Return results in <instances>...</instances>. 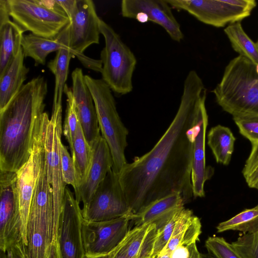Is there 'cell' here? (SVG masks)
<instances>
[{
  "mask_svg": "<svg viewBox=\"0 0 258 258\" xmlns=\"http://www.w3.org/2000/svg\"><path fill=\"white\" fill-rule=\"evenodd\" d=\"M45 163L48 181L53 192L54 210L61 214L66 184L63 181L59 150L62 133V107L52 108L50 118L43 114Z\"/></svg>",
  "mask_w": 258,
  "mask_h": 258,
  "instance_id": "30bf717a",
  "label": "cell"
},
{
  "mask_svg": "<svg viewBox=\"0 0 258 258\" xmlns=\"http://www.w3.org/2000/svg\"><path fill=\"white\" fill-rule=\"evenodd\" d=\"M151 258H155V257H154L152 256V257H151Z\"/></svg>",
  "mask_w": 258,
  "mask_h": 258,
  "instance_id": "bcb514c9",
  "label": "cell"
},
{
  "mask_svg": "<svg viewBox=\"0 0 258 258\" xmlns=\"http://www.w3.org/2000/svg\"><path fill=\"white\" fill-rule=\"evenodd\" d=\"M240 134L251 144L258 141V117H233Z\"/></svg>",
  "mask_w": 258,
  "mask_h": 258,
  "instance_id": "d590c367",
  "label": "cell"
},
{
  "mask_svg": "<svg viewBox=\"0 0 258 258\" xmlns=\"http://www.w3.org/2000/svg\"><path fill=\"white\" fill-rule=\"evenodd\" d=\"M212 92L217 104L233 117H258V74L246 58L238 55L228 62Z\"/></svg>",
  "mask_w": 258,
  "mask_h": 258,
  "instance_id": "277c9868",
  "label": "cell"
},
{
  "mask_svg": "<svg viewBox=\"0 0 258 258\" xmlns=\"http://www.w3.org/2000/svg\"><path fill=\"white\" fill-rule=\"evenodd\" d=\"M209 253L216 258H242L233 249L231 243L223 237H209L205 242Z\"/></svg>",
  "mask_w": 258,
  "mask_h": 258,
  "instance_id": "1f68e13d",
  "label": "cell"
},
{
  "mask_svg": "<svg viewBox=\"0 0 258 258\" xmlns=\"http://www.w3.org/2000/svg\"><path fill=\"white\" fill-rule=\"evenodd\" d=\"M47 92L45 78L35 77L0 112V170L17 172L28 161Z\"/></svg>",
  "mask_w": 258,
  "mask_h": 258,
  "instance_id": "7a4b0ae2",
  "label": "cell"
},
{
  "mask_svg": "<svg viewBox=\"0 0 258 258\" xmlns=\"http://www.w3.org/2000/svg\"><path fill=\"white\" fill-rule=\"evenodd\" d=\"M86 84L93 97L101 136L111 154L112 170L118 175L127 163L125 150L127 146L128 130L117 112L112 91L102 80L85 75Z\"/></svg>",
  "mask_w": 258,
  "mask_h": 258,
  "instance_id": "5b68a950",
  "label": "cell"
},
{
  "mask_svg": "<svg viewBox=\"0 0 258 258\" xmlns=\"http://www.w3.org/2000/svg\"><path fill=\"white\" fill-rule=\"evenodd\" d=\"M170 258H201L196 242L187 245H180L171 253Z\"/></svg>",
  "mask_w": 258,
  "mask_h": 258,
  "instance_id": "8d00e7d4",
  "label": "cell"
},
{
  "mask_svg": "<svg viewBox=\"0 0 258 258\" xmlns=\"http://www.w3.org/2000/svg\"><path fill=\"white\" fill-rule=\"evenodd\" d=\"M208 124V115L205 108L202 113L194 144L191 182L194 198L205 196V182L210 179L214 173V169L206 165L205 145Z\"/></svg>",
  "mask_w": 258,
  "mask_h": 258,
  "instance_id": "ac0fdd59",
  "label": "cell"
},
{
  "mask_svg": "<svg viewBox=\"0 0 258 258\" xmlns=\"http://www.w3.org/2000/svg\"><path fill=\"white\" fill-rule=\"evenodd\" d=\"M7 5L10 17L23 33L53 38L70 24L55 0H7Z\"/></svg>",
  "mask_w": 258,
  "mask_h": 258,
  "instance_id": "52a82bcc",
  "label": "cell"
},
{
  "mask_svg": "<svg viewBox=\"0 0 258 258\" xmlns=\"http://www.w3.org/2000/svg\"><path fill=\"white\" fill-rule=\"evenodd\" d=\"M157 234L153 224L135 227L116 247L112 258H151Z\"/></svg>",
  "mask_w": 258,
  "mask_h": 258,
  "instance_id": "d6986e66",
  "label": "cell"
},
{
  "mask_svg": "<svg viewBox=\"0 0 258 258\" xmlns=\"http://www.w3.org/2000/svg\"><path fill=\"white\" fill-rule=\"evenodd\" d=\"M0 250L22 241L17 172L0 170Z\"/></svg>",
  "mask_w": 258,
  "mask_h": 258,
  "instance_id": "8fae6325",
  "label": "cell"
},
{
  "mask_svg": "<svg viewBox=\"0 0 258 258\" xmlns=\"http://www.w3.org/2000/svg\"><path fill=\"white\" fill-rule=\"evenodd\" d=\"M217 232L228 230L240 231L242 234L252 233L258 230V205L246 209L230 219L220 223L216 227Z\"/></svg>",
  "mask_w": 258,
  "mask_h": 258,
  "instance_id": "f1b7e54d",
  "label": "cell"
},
{
  "mask_svg": "<svg viewBox=\"0 0 258 258\" xmlns=\"http://www.w3.org/2000/svg\"><path fill=\"white\" fill-rule=\"evenodd\" d=\"M80 203L71 189L66 187L58 233L61 258H84L82 235L83 222Z\"/></svg>",
  "mask_w": 258,
  "mask_h": 258,
  "instance_id": "4fadbf2b",
  "label": "cell"
},
{
  "mask_svg": "<svg viewBox=\"0 0 258 258\" xmlns=\"http://www.w3.org/2000/svg\"><path fill=\"white\" fill-rule=\"evenodd\" d=\"M255 71L256 73L258 74V64L255 65Z\"/></svg>",
  "mask_w": 258,
  "mask_h": 258,
  "instance_id": "ee69618b",
  "label": "cell"
},
{
  "mask_svg": "<svg viewBox=\"0 0 258 258\" xmlns=\"http://www.w3.org/2000/svg\"><path fill=\"white\" fill-rule=\"evenodd\" d=\"M201 233V223L199 218L193 215L190 210L183 208L170 240L159 254L171 255L178 246L196 242Z\"/></svg>",
  "mask_w": 258,
  "mask_h": 258,
  "instance_id": "603a6c76",
  "label": "cell"
},
{
  "mask_svg": "<svg viewBox=\"0 0 258 258\" xmlns=\"http://www.w3.org/2000/svg\"><path fill=\"white\" fill-rule=\"evenodd\" d=\"M88 222L108 221L134 215L121 187L119 176L111 169L98 186L89 204L82 209Z\"/></svg>",
  "mask_w": 258,
  "mask_h": 258,
  "instance_id": "9c48e42d",
  "label": "cell"
},
{
  "mask_svg": "<svg viewBox=\"0 0 258 258\" xmlns=\"http://www.w3.org/2000/svg\"><path fill=\"white\" fill-rule=\"evenodd\" d=\"M177 10L184 11L199 21L221 28L249 17L256 6L255 0H166Z\"/></svg>",
  "mask_w": 258,
  "mask_h": 258,
  "instance_id": "ba28073f",
  "label": "cell"
},
{
  "mask_svg": "<svg viewBox=\"0 0 258 258\" xmlns=\"http://www.w3.org/2000/svg\"><path fill=\"white\" fill-rule=\"evenodd\" d=\"M120 8L123 17L134 19L137 14L144 13L148 21L162 27L173 40L179 42L183 39L180 26L166 0H122Z\"/></svg>",
  "mask_w": 258,
  "mask_h": 258,
  "instance_id": "9a60e30c",
  "label": "cell"
},
{
  "mask_svg": "<svg viewBox=\"0 0 258 258\" xmlns=\"http://www.w3.org/2000/svg\"><path fill=\"white\" fill-rule=\"evenodd\" d=\"M56 1L66 13L70 21L76 9L77 0H56Z\"/></svg>",
  "mask_w": 258,
  "mask_h": 258,
  "instance_id": "f35d334b",
  "label": "cell"
},
{
  "mask_svg": "<svg viewBox=\"0 0 258 258\" xmlns=\"http://www.w3.org/2000/svg\"><path fill=\"white\" fill-rule=\"evenodd\" d=\"M60 217L54 210L43 154L27 224V258H61L58 243Z\"/></svg>",
  "mask_w": 258,
  "mask_h": 258,
  "instance_id": "3957f363",
  "label": "cell"
},
{
  "mask_svg": "<svg viewBox=\"0 0 258 258\" xmlns=\"http://www.w3.org/2000/svg\"><path fill=\"white\" fill-rule=\"evenodd\" d=\"M0 258H8L7 252L0 250Z\"/></svg>",
  "mask_w": 258,
  "mask_h": 258,
  "instance_id": "7bdbcfd3",
  "label": "cell"
},
{
  "mask_svg": "<svg viewBox=\"0 0 258 258\" xmlns=\"http://www.w3.org/2000/svg\"><path fill=\"white\" fill-rule=\"evenodd\" d=\"M100 19L92 1L77 0L70 24L69 47L71 50L84 53L90 45L99 43Z\"/></svg>",
  "mask_w": 258,
  "mask_h": 258,
  "instance_id": "5bb4252c",
  "label": "cell"
},
{
  "mask_svg": "<svg viewBox=\"0 0 258 258\" xmlns=\"http://www.w3.org/2000/svg\"><path fill=\"white\" fill-rule=\"evenodd\" d=\"M184 200L176 192L158 199L134 215L132 221L136 226L155 224L157 229L164 226L179 210L183 208Z\"/></svg>",
  "mask_w": 258,
  "mask_h": 258,
  "instance_id": "ffe728a7",
  "label": "cell"
},
{
  "mask_svg": "<svg viewBox=\"0 0 258 258\" xmlns=\"http://www.w3.org/2000/svg\"><path fill=\"white\" fill-rule=\"evenodd\" d=\"M242 173L248 186L258 187V141L251 144V152L247 158Z\"/></svg>",
  "mask_w": 258,
  "mask_h": 258,
  "instance_id": "d6a6232c",
  "label": "cell"
},
{
  "mask_svg": "<svg viewBox=\"0 0 258 258\" xmlns=\"http://www.w3.org/2000/svg\"><path fill=\"white\" fill-rule=\"evenodd\" d=\"M134 215L104 221L83 220L82 235L85 255L98 256L114 250L130 230L129 224Z\"/></svg>",
  "mask_w": 258,
  "mask_h": 258,
  "instance_id": "7c38bea8",
  "label": "cell"
},
{
  "mask_svg": "<svg viewBox=\"0 0 258 258\" xmlns=\"http://www.w3.org/2000/svg\"><path fill=\"white\" fill-rule=\"evenodd\" d=\"M64 93L67 97V108L63 133L69 144L71 152L80 120L76 110L72 89L69 87L67 84L64 87Z\"/></svg>",
  "mask_w": 258,
  "mask_h": 258,
  "instance_id": "f546056e",
  "label": "cell"
},
{
  "mask_svg": "<svg viewBox=\"0 0 258 258\" xmlns=\"http://www.w3.org/2000/svg\"><path fill=\"white\" fill-rule=\"evenodd\" d=\"M92 148L93 156L87 176L75 194L77 201L79 203L82 202L83 207L89 204L113 166L110 149L102 136Z\"/></svg>",
  "mask_w": 258,
  "mask_h": 258,
  "instance_id": "e0dca14e",
  "label": "cell"
},
{
  "mask_svg": "<svg viewBox=\"0 0 258 258\" xmlns=\"http://www.w3.org/2000/svg\"><path fill=\"white\" fill-rule=\"evenodd\" d=\"M256 42L258 43V39H257V40Z\"/></svg>",
  "mask_w": 258,
  "mask_h": 258,
  "instance_id": "f6af8a7d",
  "label": "cell"
},
{
  "mask_svg": "<svg viewBox=\"0 0 258 258\" xmlns=\"http://www.w3.org/2000/svg\"><path fill=\"white\" fill-rule=\"evenodd\" d=\"M257 189L258 190V187H257Z\"/></svg>",
  "mask_w": 258,
  "mask_h": 258,
  "instance_id": "7dc6e473",
  "label": "cell"
},
{
  "mask_svg": "<svg viewBox=\"0 0 258 258\" xmlns=\"http://www.w3.org/2000/svg\"><path fill=\"white\" fill-rule=\"evenodd\" d=\"M99 27L105 41V46L100 53L101 79L114 93L127 94L133 89L136 57L119 35L101 19Z\"/></svg>",
  "mask_w": 258,
  "mask_h": 258,
  "instance_id": "8992f818",
  "label": "cell"
},
{
  "mask_svg": "<svg viewBox=\"0 0 258 258\" xmlns=\"http://www.w3.org/2000/svg\"><path fill=\"white\" fill-rule=\"evenodd\" d=\"M72 91L84 136L92 147L101 137L97 112L83 71L76 68L71 74Z\"/></svg>",
  "mask_w": 258,
  "mask_h": 258,
  "instance_id": "2e32d148",
  "label": "cell"
},
{
  "mask_svg": "<svg viewBox=\"0 0 258 258\" xmlns=\"http://www.w3.org/2000/svg\"><path fill=\"white\" fill-rule=\"evenodd\" d=\"M116 248L114 250H113L112 251H111V252H110L108 254H106L102 255H100V256H95V257H90V256H88L85 255L84 258H112L114 254Z\"/></svg>",
  "mask_w": 258,
  "mask_h": 258,
  "instance_id": "ab89813d",
  "label": "cell"
},
{
  "mask_svg": "<svg viewBox=\"0 0 258 258\" xmlns=\"http://www.w3.org/2000/svg\"><path fill=\"white\" fill-rule=\"evenodd\" d=\"M70 24L53 38L43 37L32 33L23 34L21 46L25 57L32 58L35 66L44 65L46 57L50 53L62 48H70Z\"/></svg>",
  "mask_w": 258,
  "mask_h": 258,
  "instance_id": "44dd1931",
  "label": "cell"
},
{
  "mask_svg": "<svg viewBox=\"0 0 258 258\" xmlns=\"http://www.w3.org/2000/svg\"><path fill=\"white\" fill-rule=\"evenodd\" d=\"M183 208L184 207L177 211L164 226L157 229V234L152 254L153 257H156L168 242Z\"/></svg>",
  "mask_w": 258,
  "mask_h": 258,
  "instance_id": "836d02e7",
  "label": "cell"
},
{
  "mask_svg": "<svg viewBox=\"0 0 258 258\" xmlns=\"http://www.w3.org/2000/svg\"><path fill=\"white\" fill-rule=\"evenodd\" d=\"M206 89L195 70L183 83L177 111L164 134L147 153L127 163L119 180L134 214L173 193L184 203L193 197L191 170L194 144L206 108Z\"/></svg>",
  "mask_w": 258,
  "mask_h": 258,
  "instance_id": "6da1fadb",
  "label": "cell"
},
{
  "mask_svg": "<svg viewBox=\"0 0 258 258\" xmlns=\"http://www.w3.org/2000/svg\"><path fill=\"white\" fill-rule=\"evenodd\" d=\"M231 244L242 258H258V230L242 234Z\"/></svg>",
  "mask_w": 258,
  "mask_h": 258,
  "instance_id": "4dcf8cb0",
  "label": "cell"
},
{
  "mask_svg": "<svg viewBox=\"0 0 258 258\" xmlns=\"http://www.w3.org/2000/svg\"><path fill=\"white\" fill-rule=\"evenodd\" d=\"M59 150L63 181L66 184L72 185L76 192L78 189V183L74 161L61 140L59 143Z\"/></svg>",
  "mask_w": 258,
  "mask_h": 258,
  "instance_id": "e575fe53",
  "label": "cell"
},
{
  "mask_svg": "<svg viewBox=\"0 0 258 258\" xmlns=\"http://www.w3.org/2000/svg\"><path fill=\"white\" fill-rule=\"evenodd\" d=\"M170 255L168 253L160 254L155 258H170Z\"/></svg>",
  "mask_w": 258,
  "mask_h": 258,
  "instance_id": "60d3db41",
  "label": "cell"
},
{
  "mask_svg": "<svg viewBox=\"0 0 258 258\" xmlns=\"http://www.w3.org/2000/svg\"><path fill=\"white\" fill-rule=\"evenodd\" d=\"M224 31L233 49L254 64H258V43L254 42L244 31L241 22L231 24Z\"/></svg>",
  "mask_w": 258,
  "mask_h": 258,
  "instance_id": "83f0119b",
  "label": "cell"
},
{
  "mask_svg": "<svg viewBox=\"0 0 258 258\" xmlns=\"http://www.w3.org/2000/svg\"><path fill=\"white\" fill-rule=\"evenodd\" d=\"M201 258H216L215 256L210 253L201 254Z\"/></svg>",
  "mask_w": 258,
  "mask_h": 258,
  "instance_id": "b9f144b4",
  "label": "cell"
},
{
  "mask_svg": "<svg viewBox=\"0 0 258 258\" xmlns=\"http://www.w3.org/2000/svg\"><path fill=\"white\" fill-rule=\"evenodd\" d=\"M208 145L216 162L224 165L229 164L236 140L230 129L222 125L212 127L207 136Z\"/></svg>",
  "mask_w": 258,
  "mask_h": 258,
  "instance_id": "484cf974",
  "label": "cell"
},
{
  "mask_svg": "<svg viewBox=\"0 0 258 258\" xmlns=\"http://www.w3.org/2000/svg\"><path fill=\"white\" fill-rule=\"evenodd\" d=\"M84 55V53L75 52L69 48H62L58 50L54 58L48 62L47 67L54 75L55 78L52 107H62V94L66 85L71 58L75 56L79 60Z\"/></svg>",
  "mask_w": 258,
  "mask_h": 258,
  "instance_id": "cb8c5ba5",
  "label": "cell"
},
{
  "mask_svg": "<svg viewBox=\"0 0 258 258\" xmlns=\"http://www.w3.org/2000/svg\"><path fill=\"white\" fill-rule=\"evenodd\" d=\"M71 153L76 169L78 189L87 176L93 156L92 148L86 140L80 122Z\"/></svg>",
  "mask_w": 258,
  "mask_h": 258,
  "instance_id": "4316f807",
  "label": "cell"
},
{
  "mask_svg": "<svg viewBox=\"0 0 258 258\" xmlns=\"http://www.w3.org/2000/svg\"><path fill=\"white\" fill-rule=\"evenodd\" d=\"M22 48L0 75V112L18 94L26 80L29 69L24 63Z\"/></svg>",
  "mask_w": 258,
  "mask_h": 258,
  "instance_id": "7402d4cb",
  "label": "cell"
},
{
  "mask_svg": "<svg viewBox=\"0 0 258 258\" xmlns=\"http://www.w3.org/2000/svg\"><path fill=\"white\" fill-rule=\"evenodd\" d=\"M23 33L10 19L0 22V75L22 49Z\"/></svg>",
  "mask_w": 258,
  "mask_h": 258,
  "instance_id": "d4e9b609",
  "label": "cell"
},
{
  "mask_svg": "<svg viewBox=\"0 0 258 258\" xmlns=\"http://www.w3.org/2000/svg\"><path fill=\"white\" fill-rule=\"evenodd\" d=\"M8 258H27L26 245L22 241H20L8 251Z\"/></svg>",
  "mask_w": 258,
  "mask_h": 258,
  "instance_id": "74e56055",
  "label": "cell"
}]
</instances>
